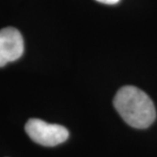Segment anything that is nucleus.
<instances>
[{
	"label": "nucleus",
	"instance_id": "nucleus-1",
	"mask_svg": "<svg viewBox=\"0 0 157 157\" xmlns=\"http://www.w3.org/2000/svg\"><path fill=\"white\" fill-rule=\"evenodd\" d=\"M113 105L121 118L136 128H146L156 117L154 103L145 92L134 86L121 88L114 96Z\"/></svg>",
	"mask_w": 157,
	"mask_h": 157
},
{
	"label": "nucleus",
	"instance_id": "nucleus-4",
	"mask_svg": "<svg viewBox=\"0 0 157 157\" xmlns=\"http://www.w3.org/2000/svg\"><path fill=\"white\" fill-rule=\"evenodd\" d=\"M98 2H101L103 4H108V5H112V4H117V2H119V0H96Z\"/></svg>",
	"mask_w": 157,
	"mask_h": 157
},
{
	"label": "nucleus",
	"instance_id": "nucleus-3",
	"mask_svg": "<svg viewBox=\"0 0 157 157\" xmlns=\"http://www.w3.org/2000/svg\"><path fill=\"white\" fill-rule=\"evenodd\" d=\"M24 49V39L20 31L12 27L0 30V67L17 60Z\"/></svg>",
	"mask_w": 157,
	"mask_h": 157
},
{
	"label": "nucleus",
	"instance_id": "nucleus-2",
	"mask_svg": "<svg viewBox=\"0 0 157 157\" xmlns=\"http://www.w3.org/2000/svg\"><path fill=\"white\" fill-rule=\"evenodd\" d=\"M25 130L34 142L46 147L59 145L65 142L68 138L67 128L60 124H48L38 118L29 119Z\"/></svg>",
	"mask_w": 157,
	"mask_h": 157
}]
</instances>
